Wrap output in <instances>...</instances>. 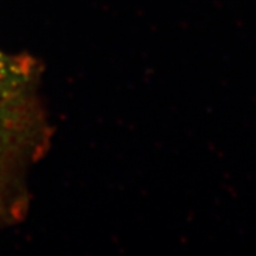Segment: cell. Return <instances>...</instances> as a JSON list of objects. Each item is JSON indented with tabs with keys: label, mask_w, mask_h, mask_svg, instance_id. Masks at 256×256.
<instances>
[{
	"label": "cell",
	"mask_w": 256,
	"mask_h": 256,
	"mask_svg": "<svg viewBox=\"0 0 256 256\" xmlns=\"http://www.w3.org/2000/svg\"><path fill=\"white\" fill-rule=\"evenodd\" d=\"M46 134L44 115L30 93L0 102V191L17 186L14 179L37 161Z\"/></svg>",
	"instance_id": "obj_1"
},
{
	"label": "cell",
	"mask_w": 256,
	"mask_h": 256,
	"mask_svg": "<svg viewBox=\"0 0 256 256\" xmlns=\"http://www.w3.org/2000/svg\"><path fill=\"white\" fill-rule=\"evenodd\" d=\"M37 74L38 64L34 59L0 50V102L30 93Z\"/></svg>",
	"instance_id": "obj_2"
}]
</instances>
